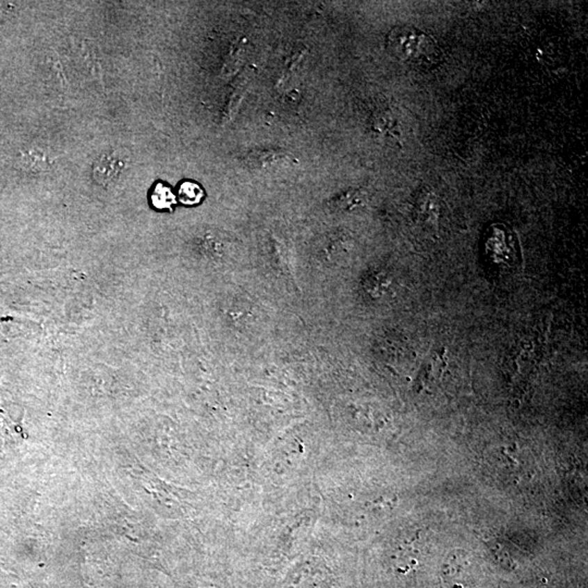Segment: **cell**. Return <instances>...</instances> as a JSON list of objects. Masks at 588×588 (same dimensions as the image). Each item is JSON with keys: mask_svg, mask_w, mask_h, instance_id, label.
Here are the masks:
<instances>
[{"mask_svg": "<svg viewBox=\"0 0 588 588\" xmlns=\"http://www.w3.org/2000/svg\"><path fill=\"white\" fill-rule=\"evenodd\" d=\"M243 163L252 170L271 171L296 163V158L285 150H254L243 157Z\"/></svg>", "mask_w": 588, "mask_h": 588, "instance_id": "7a4b0ae2", "label": "cell"}, {"mask_svg": "<svg viewBox=\"0 0 588 588\" xmlns=\"http://www.w3.org/2000/svg\"><path fill=\"white\" fill-rule=\"evenodd\" d=\"M125 165V159L120 154L116 152L105 154L94 165V179L102 186H111L120 178Z\"/></svg>", "mask_w": 588, "mask_h": 588, "instance_id": "3957f363", "label": "cell"}, {"mask_svg": "<svg viewBox=\"0 0 588 588\" xmlns=\"http://www.w3.org/2000/svg\"><path fill=\"white\" fill-rule=\"evenodd\" d=\"M386 49L399 61L423 70L436 67L443 57L438 44L431 35L408 25L396 26L388 33Z\"/></svg>", "mask_w": 588, "mask_h": 588, "instance_id": "6da1fadb", "label": "cell"}, {"mask_svg": "<svg viewBox=\"0 0 588 588\" xmlns=\"http://www.w3.org/2000/svg\"><path fill=\"white\" fill-rule=\"evenodd\" d=\"M365 203L366 193L360 189H352L333 198L329 202V206L335 211L351 212Z\"/></svg>", "mask_w": 588, "mask_h": 588, "instance_id": "5b68a950", "label": "cell"}, {"mask_svg": "<svg viewBox=\"0 0 588 588\" xmlns=\"http://www.w3.org/2000/svg\"><path fill=\"white\" fill-rule=\"evenodd\" d=\"M204 192L196 183L183 182L179 189V200L184 205H196L203 198Z\"/></svg>", "mask_w": 588, "mask_h": 588, "instance_id": "8992f818", "label": "cell"}, {"mask_svg": "<svg viewBox=\"0 0 588 588\" xmlns=\"http://www.w3.org/2000/svg\"><path fill=\"white\" fill-rule=\"evenodd\" d=\"M152 203L159 209L170 208L175 203V198L173 196V191L163 183H159L154 189L153 194H152Z\"/></svg>", "mask_w": 588, "mask_h": 588, "instance_id": "52a82bcc", "label": "cell"}, {"mask_svg": "<svg viewBox=\"0 0 588 588\" xmlns=\"http://www.w3.org/2000/svg\"><path fill=\"white\" fill-rule=\"evenodd\" d=\"M251 75L248 70H244L242 74L239 75L235 78V82L231 84L230 93L228 95V103L225 106V120H230L232 119L235 113L238 111L239 106H240L241 100L243 96L246 94L248 90V81H250Z\"/></svg>", "mask_w": 588, "mask_h": 588, "instance_id": "277c9868", "label": "cell"}]
</instances>
